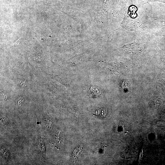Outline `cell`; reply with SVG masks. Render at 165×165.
<instances>
[{"mask_svg":"<svg viewBox=\"0 0 165 165\" xmlns=\"http://www.w3.org/2000/svg\"><path fill=\"white\" fill-rule=\"evenodd\" d=\"M1 153L2 156L6 159H8L9 156V152L5 148H1Z\"/></svg>","mask_w":165,"mask_h":165,"instance_id":"obj_3","label":"cell"},{"mask_svg":"<svg viewBox=\"0 0 165 165\" xmlns=\"http://www.w3.org/2000/svg\"><path fill=\"white\" fill-rule=\"evenodd\" d=\"M17 84L21 88H26L28 86V81L25 79H17Z\"/></svg>","mask_w":165,"mask_h":165,"instance_id":"obj_2","label":"cell"},{"mask_svg":"<svg viewBox=\"0 0 165 165\" xmlns=\"http://www.w3.org/2000/svg\"><path fill=\"white\" fill-rule=\"evenodd\" d=\"M107 109L104 108H101L97 110L96 111V115L101 118H103L107 115Z\"/></svg>","mask_w":165,"mask_h":165,"instance_id":"obj_1","label":"cell"},{"mask_svg":"<svg viewBox=\"0 0 165 165\" xmlns=\"http://www.w3.org/2000/svg\"><path fill=\"white\" fill-rule=\"evenodd\" d=\"M1 94L4 99H6L7 98V96L6 94L2 92Z\"/></svg>","mask_w":165,"mask_h":165,"instance_id":"obj_5","label":"cell"},{"mask_svg":"<svg viewBox=\"0 0 165 165\" xmlns=\"http://www.w3.org/2000/svg\"><path fill=\"white\" fill-rule=\"evenodd\" d=\"M41 154L43 157H44L45 155V147L43 141L42 140L41 141Z\"/></svg>","mask_w":165,"mask_h":165,"instance_id":"obj_4","label":"cell"}]
</instances>
